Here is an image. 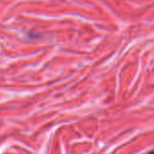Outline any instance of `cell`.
Segmentation results:
<instances>
[{
    "label": "cell",
    "mask_w": 154,
    "mask_h": 154,
    "mask_svg": "<svg viewBox=\"0 0 154 154\" xmlns=\"http://www.w3.org/2000/svg\"><path fill=\"white\" fill-rule=\"evenodd\" d=\"M149 154H154V151H150V152H149Z\"/></svg>",
    "instance_id": "obj_1"
}]
</instances>
